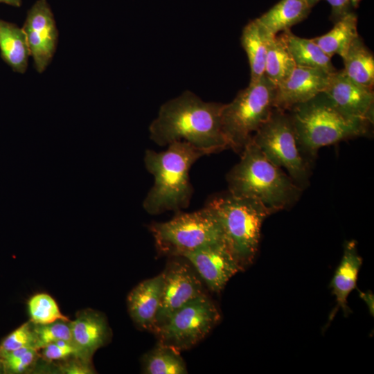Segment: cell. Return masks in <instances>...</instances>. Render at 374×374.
Returning <instances> with one entry per match:
<instances>
[{"mask_svg":"<svg viewBox=\"0 0 374 374\" xmlns=\"http://www.w3.org/2000/svg\"><path fill=\"white\" fill-rule=\"evenodd\" d=\"M223 105L185 91L160 107L149 126L150 138L160 146L186 141L206 154L229 148L222 125Z\"/></svg>","mask_w":374,"mask_h":374,"instance_id":"obj_1","label":"cell"},{"mask_svg":"<svg viewBox=\"0 0 374 374\" xmlns=\"http://www.w3.org/2000/svg\"><path fill=\"white\" fill-rule=\"evenodd\" d=\"M166 150H147L145 168L154 177V184L143 202L150 215L181 211L190 202L193 188L190 181L191 166L206 152L183 141L167 145Z\"/></svg>","mask_w":374,"mask_h":374,"instance_id":"obj_2","label":"cell"},{"mask_svg":"<svg viewBox=\"0 0 374 374\" xmlns=\"http://www.w3.org/2000/svg\"><path fill=\"white\" fill-rule=\"evenodd\" d=\"M226 181L230 193L255 199L271 214L293 206L303 190L251 140L240 153V161L227 173Z\"/></svg>","mask_w":374,"mask_h":374,"instance_id":"obj_3","label":"cell"},{"mask_svg":"<svg viewBox=\"0 0 374 374\" xmlns=\"http://www.w3.org/2000/svg\"><path fill=\"white\" fill-rule=\"evenodd\" d=\"M288 111L299 143L312 161L319 148L365 135L371 125L343 114L324 92Z\"/></svg>","mask_w":374,"mask_h":374,"instance_id":"obj_4","label":"cell"},{"mask_svg":"<svg viewBox=\"0 0 374 374\" xmlns=\"http://www.w3.org/2000/svg\"><path fill=\"white\" fill-rule=\"evenodd\" d=\"M205 206L216 215L226 245L244 271L255 259L262 223L271 213L259 201L229 191L210 198Z\"/></svg>","mask_w":374,"mask_h":374,"instance_id":"obj_5","label":"cell"},{"mask_svg":"<svg viewBox=\"0 0 374 374\" xmlns=\"http://www.w3.org/2000/svg\"><path fill=\"white\" fill-rule=\"evenodd\" d=\"M276 86L265 75L224 104L221 118L229 148L240 154L274 109Z\"/></svg>","mask_w":374,"mask_h":374,"instance_id":"obj_6","label":"cell"},{"mask_svg":"<svg viewBox=\"0 0 374 374\" xmlns=\"http://www.w3.org/2000/svg\"><path fill=\"white\" fill-rule=\"evenodd\" d=\"M150 231L159 252L170 257L224 241L216 215L206 206L194 212H177L167 222H153Z\"/></svg>","mask_w":374,"mask_h":374,"instance_id":"obj_7","label":"cell"},{"mask_svg":"<svg viewBox=\"0 0 374 374\" xmlns=\"http://www.w3.org/2000/svg\"><path fill=\"white\" fill-rule=\"evenodd\" d=\"M251 141L303 190L309 184L312 160L303 151L287 111L274 108Z\"/></svg>","mask_w":374,"mask_h":374,"instance_id":"obj_8","label":"cell"},{"mask_svg":"<svg viewBox=\"0 0 374 374\" xmlns=\"http://www.w3.org/2000/svg\"><path fill=\"white\" fill-rule=\"evenodd\" d=\"M220 318L216 305L204 294L177 310L154 334L159 343L188 350L205 338Z\"/></svg>","mask_w":374,"mask_h":374,"instance_id":"obj_9","label":"cell"},{"mask_svg":"<svg viewBox=\"0 0 374 374\" xmlns=\"http://www.w3.org/2000/svg\"><path fill=\"white\" fill-rule=\"evenodd\" d=\"M170 258L162 272V294L153 332L186 303L206 294L202 280L190 263L181 256Z\"/></svg>","mask_w":374,"mask_h":374,"instance_id":"obj_10","label":"cell"},{"mask_svg":"<svg viewBox=\"0 0 374 374\" xmlns=\"http://www.w3.org/2000/svg\"><path fill=\"white\" fill-rule=\"evenodd\" d=\"M22 29L30 55L38 73H43L56 51L58 30L53 14L46 0H37L28 10Z\"/></svg>","mask_w":374,"mask_h":374,"instance_id":"obj_11","label":"cell"},{"mask_svg":"<svg viewBox=\"0 0 374 374\" xmlns=\"http://www.w3.org/2000/svg\"><path fill=\"white\" fill-rule=\"evenodd\" d=\"M181 256L190 263L213 292L222 291L230 278L241 271L224 241L207 244Z\"/></svg>","mask_w":374,"mask_h":374,"instance_id":"obj_12","label":"cell"},{"mask_svg":"<svg viewBox=\"0 0 374 374\" xmlns=\"http://www.w3.org/2000/svg\"><path fill=\"white\" fill-rule=\"evenodd\" d=\"M323 92L347 116L373 123L374 93L372 88L356 83L341 70L331 75Z\"/></svg>","mask_w":374,"mask_h":374,"instance_id":"obj_13","label":"cell"},{"mask_svg":"<svg viewBox=\"0 0 374 374\" xmlns=\"http://www.w3.org/2000/svg\"><path fill=\"white\" fill-rule=\"evenodd\" d=\"M331 75L320 69L296 66L291 75L276 86L274 107L288 111L323 92Z\"/></svg>","mask_w":374,"mask_h":374,"instance_id":"obj_14","label":"cell"},{"mask_svg":"<svg viewBox=\"0 0 374 374\" xmlns=\"http://www.w3.org/2000/svg\"><path fill=\"white\" fill-rule=\"evenodd\" d=\"M71 340L87 359L109 343L112 332L105 316L93 309H84L76 313L71 321Z\"/></svg>","mask_w":374,"mask_h":374,"instance_id":"obj_15","label":"cell"},{"mask_svg":"<svg viewBox=\"0 0 374 374\" xmlns=\"http://www.w3.org/2000/svg\"><path fill=\"white\" fill-rule=\"evenodd\" d=\"M163 274L139 283L128 294V312L135 325L154 332L156 316L160 305L163 288Z\"/></svg>","mask_w":374,"mask_h":374,"instance_id":"obj_16","label":"cell"},{"mask_svg":"<svg viewBox=\"0 0 374 374\" xmlns=\"http://www.w3.org/2000/svg\"><path fill=\"white\" fill-rule=\"evenodd\" d=\"M362 264V258L358 253L356 241L352 240L346 242L341 260L330 283L332 294L336 299V306L330 315L328 322H330L340 309L345 315L350 313L347 299L356 287Z\"/></svg>","mask_w":374,"mask_h":374,"instance_id":"obj_17","label":"cell"},{"mask_svg":"<svg viewBox=\"0 0 374 374\" xmlns=\"http://www.w3.org/2000/svg\"><path fill=\"white\" fill-rule=\"evenodd\" d=\"M272 35L257 19L250 21L242 30L241 44L249 63V83L258 81L264 75L268 43Z\"/></svg>","mask_w":374,"mask_h":374,"instance_id":"obj_18","label":"cell"},{"mask_svg":"<svg viewBox=\"0 0 374 374\" xmlns=\"http://www.w3.org/2000/svg\"><path fill=\"white\" fill-rule=\"evenodd\" d=\"M311 8L307 0H280L256 19L270 33L276 35L305 19Z\"/></svg>","mask_w":374,"mask_h":374,"instance_id":"obj_19","label":"cell"},{"mask_svg":"<svg viewBox=\"0 0 374 374\" xmlns=\"http://www.w3.org/2000/svg\"><path fill=\"white\" fill-rule=\"evenodd\" d=\"M0 52L1 58L14 71L26 72L30 51L22 28L0 19Z\"/></svg>","mask_w":374,"mask_h":374,"instance_id":"obj_20","label":"cell"},{"mask_svg":"<svg viewBox=\"0 0 374 374\" xmlns=\"http://www.w3.org/2000/svg\"><path fill=\"white\" fill-rule=\"evenodd\" d=\"M282 35L296 66L320 69L330 74L337 71L331 58L312 39L298 37L290 30Z\"/></svg>","mask_w":374,"mask_h":374,"instance_id":"obj_21","label":"cell"},{"mask_svg":"<svg viewBox=\"0 0 374 374\" xmlns=\"http://www.w3.org/2000/svg\"><path fill=\"white\" fill-rule=\"evenodd\" d=\"M358 36L357 16L349 12L337 20L329 32L312 39L330 58L335 55L343 57Z\"/></svg>","mask_w":374,"mask_h":374,"instance_id":"obj_22","label":"cell"},{"mask_svg":"<svg viewBox=\"0 0 374 374\" xmlns=\"http://www.w3.org/2000/svg\"><path fill=\"white\" fill-rule=\"evenodd\" d=\"M344 74L353 81L366 87L374 84V57L359 35L342 57Z\"/></svg>","mask_w":374,"mask_h":374,"instance_id":"obj_23","label":"cell"},{"mask_svg":"<svg viewBox=\"0 0 374 374\" xmlns=\"http://www.w3.org/2000/svg\"><path fill=\"white\" fill-rule=\"evenodd\" d=\"M176 348L158 342L142 357V372L145 374H186V364Z\"/></svg>","mask_w":374,"mask_h":374,"instance_id":"obj_24","label":"cell"},{"mask_svg":"<svg viewBox=\"0 0 374 374\" xmlns=\"http://www.w3.org/2000/svg\"><path fill=\"white\" fill-rule=\"evenodd\" d=\"M296 66L282 34L272 35L268 43L264 75L278 86L291 75Z\"/></svg>","mask_w":374,"mask_h":374,"instance_id":"obj_25","label":"cell"},{"mask_svg":"<svg viewBox=\"0 0 374 374\" xmlns=\"http://www.w3.org/2000/svg\"><path fill=\"white\" fill-rule=\"evenodd\" d=\"M27 305L30 321L34 324L45 325L59 320H69L61 312L55 299L46 293L32 296Z\"/></svg>","mask_w":374,"mask_h":374,"instance_id":"obj_26","label":"cell"},{"mask_svg":"<svg viewBox=\"0 0 374 374\" xmlns=\"http://www.w3.org/2000/svg\"><path fill=\"white\" fill-rule=\"evenodd\" d=\"M34 332L37 350L60 340L72 341L69 319L59 320L45 325L34 324Z\"/></svg>","mask_w":374,"mask_h":374,"instance_id":"obj_27","label":"cell"},{"mask_svg":"<svg viewBox=\"0 0 374 374\" xmlns=\"http://www.w3.org/2000/svg\"><path fill=\"white\" fill-rule=\"evenodd\" d=\"M22 348L36 349L34 323L30 321L19 326L2 340L0 343V359Z\"/></svg>","mask_w":374,"mask_h":374,"instance_id":"obj_28","label":"cell"},{"mask_svg":"<svg viewBox=\"0 0 374 374\" xmlns=\"http://www.w3.org/2000/svg\"><path fill=\"white\" fill-rule=\"evenodd\" d=\"M39 355L33 348L15 350L1 358L4 373L19 374L30 371L36 364Z\"/></svg>","mask_w":374,"mask_h":374,"instance_id":"obj_29","label":"cell"},{"mask_svg":"<svg viewBox=\"0 0 374 374\" xmlns=\"http://www.w3.org/2000/svg\"><path fill=\"white\" fill-rule=\"evenodd\" d=\"M42 349V357L47 362L63 361L71 357L87 359L72 341L60 340L48 344Z\"/></svg>","mask_w":374,"mask_h":374,"instance_id":"obj_30","label":"cell"},{"mask_svg":"<svg viewBox=\"0 0 374 374\" xmlns=\"http://www.w3.org/2000/svg\"><path fill=\"white\" fill-rule=\"evenodd\" d=\"M60 371L63 373L69 374H90L94 373V370L91 364V360L81 357H71L66 359L60 366Z\"/></svg>","mask_w":374,"mask_h":374,"instance_id":"obj_31","label":"cell"},{"mask_svg":"<svg viewBox=\"0 0 374 374\" xmlns=\"http://www.w3.org/2000/svg\"><path fill=\"white\" fill-rule=\"evenodd\" d=\"M331 7V18L335 23L344 15L349 12L352 0H326Z\"/></svg>","mask_w":374,"mask_h":374,"instance_id":"obj_32","label":"cell"},{"mask_svg":"<svg viewBox=\"0 0 374 374\" xmlns=\"http://www.w3.org/2000/svg\"><path fill=\"white\" fill-rule=\"evenodd\" d=\"M360 296L363 300L365 301L366 303L368 305V308L373 314V295L371 293H364L359 292Z\"/></svg>","mask_w":374,"mask_h":374,"instance_id":"obj_33","label":"cell"},{"mask_svg":"<svg viewBox=\"0 0 374 374\" xmlns=\"http://www.w3.org/2000/svg\"><path fill=\"white\" fill-rule=\"evenodd\" d=\"M0 3H4L12 6L19 7L21 5V0H0Z\"/></svg>","mask_w":374,"mask_h":374,"instance_id":"obj_34","label":"cell"},{"mask_svg":"<svg viewBox=\"0 0 374 374\" xmlns=\"http://www.w3.org/2000/svg\"><path fill=\"white\" fill-rule=\"evenodd\" d=\"M321 0H307L308 4L310 5V6L311 8H312L313 6H314L319 1H320Z\"/></svg>","mask_w":374,"mask_h":374,"instance_id":"obj_35","label":"cell"},{"mask_svg":"<svg viewBox=\"0 0 374 374\" xmlns=\"http://www.w3.org/2000/svg\"><path fill=\"white\" fill-rule=\"evenodd\" d=\"M0 373H4L3 366L1 359H0Z\"/></svg>","mask_w":374,"mask_h":374,"instance_id":"obj_36","label":"cell"}]
</instances>
